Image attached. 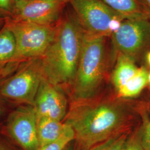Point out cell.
<instances>
[{
  "label": "cell",
  "mask_w": 150,
  "mask_h": 150,
  "mask_svg": "<svg viewBox=\"0 0 150 150\" xmlns=\"http://www.w3.org/2000/svg\"><path fill=\"white\" fill-rule=\"evenodd\" d=\"M122 150H144L141 142L139 129L129 134Z\"/></svg>",
  "instance_id": "19"
},
{
  "label": "cell",
  "mask_w": 150,
  "mask_h": 150,
  "mask_svg": "<svg viewBox=\"0 0 150 150\" xmlns=\"http://www.w3.org/2000/svg\"><path fill=\"white\" fill-rule=\"evenodd\" d=\"M74 141H72L67 145L64 150H75V145L73 144Z\"/></svg>",
  "instance_id": "24"
},
{
  "label": "cell",
  "mask_w": 150,
  "mask_h": 150,
  "mask_svg": "<svg viewBox=\"0 0 150 150\" xmlns=\"http://www.w3.org/2000/svg\"><path fill=\"white\" fill-rule=\"evenodd\" d=\"M139 67L134 61L122 54H120L116 67L111 76V81L116 91L124 86L134 76Z\"/></svg>",
  "instance_id": "13"
},
{
  "label": "cell",
  "mask_w": 150,
  "mask_h": 150,
  "mask_svg": "<svg viewBox=\"0 0 150 150\" xmlns=\"http://www.w3.org/2000/svg\"><path fill=\"white\" fill-rule=\"evenodd\" d=\"M70 1L81 25L90 35L105 37L111 35V22L116 17H122L101 0Z\"/></svg>",
  "instance_id": "7"
},
{
  "label": "cell",
  "mask_w": 150,
  "mask_h": 150,
  "mask_svg": "<svg viewBox=\"0 0 150 150\" xmlns=\"http://www.w3.org/2000/svg\"><path fill=\"white\" fill-rule=\"evenodd\" d=\"M148 84L149 85L150 87V72H149V74H148Z\"/></svg>",
  "instance_id": "27"
},
{
  "label": "cell",
  "mask_w": 150,
  "mask_h": 150,
  "mask_svg": "<svg viewBox=\"0 0 150 150\" xmlns=\"http://www.w3.org/2000/svg\"><path fill=\"white\" fill-rule=\"evenodd\" d=\"M148 74L145 67H139L136 74L117 91L119 97L129 98L138 96L148 83Z\"/></svg>",
  "instance_id": "14"
},
{
  "label": "cell",
  "mask_w": 150,
  "mask_h": 150,
  "mask_svg": "<svg viewBox=\"0 0 150 150\" xmlns=\"http://www.w3.org/2000/svg\"><path fill=\"white\" fill-rule=\"evenodd\" d=\"M13 7V0H0V11L10 12Z\"/></svg>",
  "instance_id": "21"
},
{
  "label": "cell",
  "mask_w": 150,
  "mask_h": 150,
  "mask_svg": "<svg viewBox=\"0 0 150 150\" xmlns=\"http://www.w3.org/2000/svg\"><path fill=\"white\" fill-rule=\"evenodd\" d=\"M139 113L141 125L139 132L141 144L144 150H150V117L145 108H141Z\"/></svg>",
  "instance_id": "17"
},
{
  "label": "cell",
  "mask_w": 150,
  "mask_h": 150,
  "mask_svg": "<svg viewBox=\"0 0 150 150\" xmlns=\"http://www.w3.org/2000/svg\"><path fill=\"white\" fill-rule=\"evenodd\" d=\"M3 22H4V19L0 18V26L2 25V24L3 23Z\"/></svg>",
  "instance_id": "28"
},
{
  "label": "cell",
  "mask_w": 150,
  "mask_h": 150,
  "mask_svg": "<svg viewBox=\"0 0 150 150\" xmlns=\"http://www.w3.org/2000/svg\"><path fill=\"white\" fill-rule=\"evenodd\" d=\"M140 5L150 18V0H138Z\"/></svg>",
  "instance_id": "22"
},
{
  "label": "cell",
  "mask_w": 150,
  "mask_h": 150,
  "mask_svg": "<svg viewBox=\"0 0 150 150\" xmlns=\"http://www.w3.org/2000/svg\"><path fill=\"white\" fill-rule=\"evenodd\" d=\"M6 111V107L4 104V101L0 99V118H1Z\"/></svg>",
  "instance_id": "23"
},
{
  "label": "cell",
  "mask_w": 150,
  "mask_h": 150,
  "mask_svg": "<svg viewBox=\"0 0 150 150\" xmlns=\"http://www.w3.org/2000/svg\"><path fill=\"white\" fill-rule=\"evenodd\" d=\"M0 150H10L5 145L0 143Z\"/></svg>",
  "instance_id": "26"
},
{
  "label": "cell",
  "mask_w": 150,
  "mask_h": 150,
  "mask_svg": "<svg viewBox=\"0 0 150 150\" xmlns=\"http://www.w3.org/2000/svg\"><path fill=\"white\" fill-rule=\"evenodd\" d=\"M68 0H15L16 20L45 25L56 21Z\"/></svg>",
  "instance_id": "10"
},
{
  "label": "cell",
  "mask_w": 150,
  "mask_h": 150,
  "mask_svg": "<svg viewBox=\"0 0 150 150\" xmlns=\"http://www.w3.org/2000/svg\"><path fill=\"white\" fill-rule=\"evenodd\" d=\"M38 117L62 121L67 114V101L62 87L49 82L43 76L33 105Z\"/></svg>",
  "instance_id": "9"
},
{
  "label": "cell",
  "mask_w": 150,
  "mask_h": 150,
  "mask_svg": "<svg viewBox=\"0 0 150 150\" xmlns=\"http://www.w3.org/2000/svg\"><path fill=\"white\" fill-rule=\"evenodd\" d=\"M105 69V36L85 33L72 95L74 102L92 100L101 86Z\"/></svg>",
  "instance_id": "3"
},
{
  "label": "cell",
  "mask_w": 150,
  "mask_h": 150,
  "mask_svg": "<svg viewBox=\"0 0 150 150\" xmlns=\"http://www.w3.org/2000/svg\"><path fill=\"white\" fill-rule=\"evenodd\" d=\"M125 19L149 18L138 0H101Z\"/></svg>",
  "instance_id": "12"
},
{
  "label": "cell",
  "mask_w": 150,
  "mask_h": 150,
  "mask_svg": "<svg viewBox=\"0 0 150 150\" xmlns=\"http://www.w3.org/2000/svg\"><path fill=\"white\" fill-rule=\"evenodd\" d=\"M43 77L41 59L27 60L0 86V96L33 106Z\"/></svg>",
  "instance_id": "5"
},
{
  "label": "cell",
  "mask_w": 150,
  "mask_h": 150,
  "mask_svg": "<svg viewBox=\"0 0 150 150\" xmlns=\"http://www.w3.org/2000/svg\"><path fill=\"white\" fill-rule=\"evenodd\" d=\"M112 35L120 54L134 61L150 46V21L149 18L125 19Z\"/></svg>",
  "instance_id": "6"
},
{
  "label": "cell",
  "mask_w": 150,
  "mask_h": 150,
  "mask_svg": "<svg viewBox=\"0 0 150 150\" xmlns=\"http://www.w3.org/2000/svg\"><path fill=\"white\" fill-rule=\"evenodd\" d=\"M74 141H75L74 129L67 125V127L64 134L59 139L52 143L40 147L38 150H64L67 145Z\"/></svg>",
  "instance_id": "18"
},
{
  "label": "cell",
  "mask_w": 150,
  "mask_h": 150,
  "mask_svg": "<svg viewBox=\"0 0 150 150\" xmlns=\"http://www.w3.org/2000/svg\"><path fill=\"white\" fill-rule=\"evenodd\" d=\"M38 115L32 105H23L11 112L7 118L9 135L23 150H38Z\"/></svg>",
  "instance_id": "8"
},
{
  "label": "cell",
  "mask_w": 150,
  "mask_h": 150,
  "mask_svg": "<svg viewBox=\"0 0 150 150\" xmlns=\"http://www.w3.org/2000/svg\"></svg>",
  "instance_id": "29"
},
{
  "label": "cell",
  "mask_w": 150,
  "mask_h": 150,
  "mask_svg": "<svg viewBox=\"0 0 150 150\" xmlns=\"http://www.w3.org/2000/svg\"><path fill=\"white\" fill-rule=\"evenodd\" d=\"M85 33L72 19L62 22L54 41L41 57L44 77L61 87L72 86L80 58Z\"/></svg>",
  "instance_id": "2"
},
{
  "label": "cell",
  "mask_w": 150,
  "mask_h": 150,
  "mask_svg": "<svg viewBox=\"0 0 150 150\" xmlns=\"http://www.w3.org/2000/svg\"><path fill=\"white\" fill-rule=\"evenodd\" d=\"M129 109L118 100L75 102L64 118L75 132V141L81 150H88L115 134L126 131Z\"/></svg>",
  "instance_id": "1"
},
{
  "label": "cell",
  "mask_w": 150,
  "mask_h": 150,
  "mask_svg": "<svg viewBox=\"0 0 150 150\" xmlns=\"http://www.w3.org/2000/svg\"><path fill=\"white\" fill-rule=\"evenodd\" d=\"M6 64L0 65V86L10 76L13 69V65L6 66Z\"/></svg>",
  "instance_id": "20"
},
{
  "label": "cell",
  "mask_w": 150,
  "mask_h": 150,
  "mask_svg": "<svg viewBox=\"0 0 150 150\" xmlns=\"http://www.w3.org/2000/svg\"><path fill=\"white\" fill-rule=\"evenodd\" d=\"M67 125L62 121L45 117H38V138L40 147L52 143L64 134Z\"/></svg>",
  "instance_id": "11"
},
{
  "label": "cell",
  "mask_w": 150,
  "mask_h": 150,
  "mask_svg": "<svg viewBox=\"0 0 150 150\" xmlns=\"http://www.w3.org/2000/svg\"><path fill=\"white\" fill-rule=\"evenodd\" d=\"M16 52L15 38L6 26L0 31V65L17 62L14 61Z\"/></svg>",
  "instance_id": "15"
},
{
  "label": "cell",
  "mask_w": 150,
  "mask_h": 150,
  "mask_svg": "<svg viewBox=\"0 0 150 150\" xmlns=\"http://www.w3.org/2000/svg\"><path fill=\"white\" fill-rule=\"evenodd\" d=\"M129 135L127 130L120 132L101 143L95 145L88 150H122Z\"/></svg>",
  "instance_id": "16"
},
{
  "label": "cell",
  "mask_w": 150,
  "mask_h": 150,
  "mask_svg": "<svg viewBox=\"0 0 150 150\" xmlns=\"http://www.w3.org/2000/svg\"><path fill=\"white\" fill-rule=\"evenodd\" d=\"M146 60H147V64L150 66V51H149L146 54Z\"/></svg>",
  "instance_id": "25"
},
{
  "label": "cell",
  "mask_w": 150,
  "mask_h": 150,
  "mask_svg": "<svg viewBox=\"0 0 150 150\" xmlns=\"http://www.w3.org/2000/svg\"><path fill=\"white\" fill-rule=\"evenodd\" d=\"M7 26L15 38L14 61L17 62L42 57L52 43L57 29L51 25L18 20Z\"/></svg>",
  "instance_id": "4"
}]
</instances>
